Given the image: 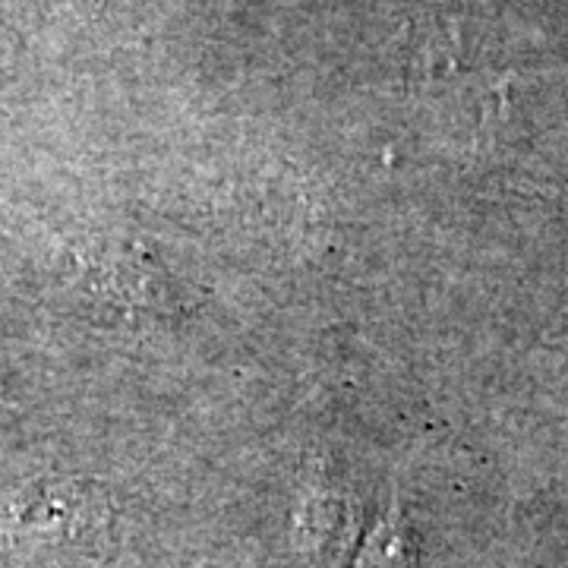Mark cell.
<instances>
[{
  "mask_svg": "<svg viewBox=\"0 0 568 568\" xmlns=\"http://www.w3.org/2000/svg\"><path fill=\"white\" fill-rule=\"evenodd\" d=\"M354 568H414L410 556H407V537L398 506H395V511H388V518L379 528L369 534Z\"/></svg>",
  "mask_w": 568,
  "mask_h": 568,
  "instance_id": "1",
  "label": "cell"
}]
</instances>
